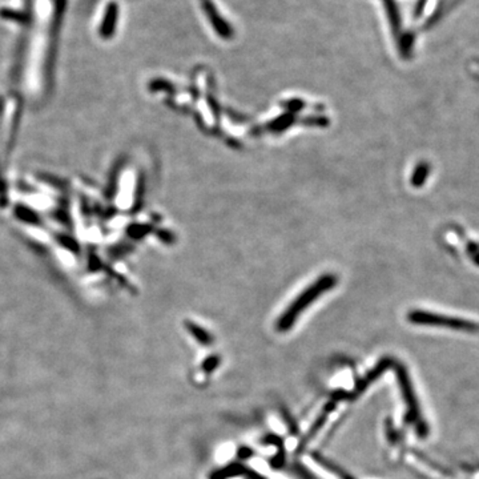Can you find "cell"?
Listing matches in <instances>:
<instances>
[{"mask_svg": "<svg viewBox=\"0 0 479 479\" xmlns=\"http://www.w3.org/2000/svg\"><path fill=\"white\" fill-rule=\"evenodd\" d=\"M337 276L326 273L324 276H321L318 280H315L311 287H308L304 292L301 293L292 304L289 305V308L282 313V315L280 317L278 322H277V329L278 332H288L294 322L297 321V318L302 314V312L311 307L313 302L321 297L324 293L333 289L337 285Z\"/></svg>", "mask_w": 479, "mask_h": 479, "instance_id": "cell-1", "label": "cell"}, {"mask_svg": "<svg viewBox=\"0 0 479 479\" xmlns=\"http://www.w3.org/2000/svg\"><path fill=\"white\" fill-rule=\"evenodd\" d=\"M398 381H399V386L402 390V396H403V399L408 405V421L416 423L419 436L423 437L427 434V425L422 419L421 409L418 405L417 397L414 394L412 381L403 368H399V370H398Z\"/></svg>", "mask_w": 479, "mask_h": 479, "instance_id": "cell-2", "label": "cell"}, {"mask_svg": "<svg viewBox=\"0 0 479 479\" xmlns=\"http://www.w3.org/2000/svg\"><path fill=\"white\" fill-rule=\"evenodd\" d=\"M409 321L417 325L445 326V328L447 326L452 329H458L465 332H474L476 329H478L477 325L463 320H457V318H452V317H446L441 314H434V313L421 312V311L409 313Z\"/></svg>", "mask_w": 479, "mask_h": 479, "instance_id": "cell-3", "label": "cell"}, {"mask_svg": "<svg viewBox=\"0 0 479 479\" xmlns=\"http://www.w3.org/2000/svg\"><path fill=\"white\" fill-rule=\"evenodd\" d=\"M116 15H118L116 5H115V4H111L109 8H108V12H107V16H105L103 27H102V35H103L104 38L112 36L113 30H115V25H116V23H115V21H116Z\"/></svg>", "mask_w": 479, "mask_h": 479, "instance_id": "cell-4", "label": "cell"}, {"mask_svg": "<svg viewBox=\"0 0 479 479\" xmlns=\"http://www.w3.org/2000/svg\"><path fill=\"white\" fill-rule=\"evenodd\" d=\"M15 214H16V217L19 219V220H21V221H24V223H27V224H31V225H36V224H39V217H38V214L34 212V210H31V209L27 208V207H23V205H19V207H16V209H15Z\"/></svg>", "mask_w": 479, "mask_h": 479, "instance_id": "cell-5", "label": "cell"}, {"mask_svg": "<svg viewBox=\"0 0 479 479\" xmlns=\"http://www.w3.org/2000/svg\"><path fill=\"white\" fill-rule=\"evenodd\" d=\"M188 329H189L190 333L193 334L199 339V342L205 344V345L210 344V335L207 332H204V329L196 326L194 324H188Z\"/></svg>", "mask_w": 479, "mask_h": 479, "instance_id": "cell-6", "label": "cell"}, {"mask_svg": "<svg viewBox=\"0 0 479 479\" xmlns=\"http://www.w3.org/2000/svg\"><path fill=\"white\" fill-rule=\"evenodd\" d=\"M146 230H149V225H132L128 230V233H129V236H132L135 238H140L146 234Z\"/></svg>", "mask_w": 479, "mask_h": 479, "instance_id": "cell-7", "label": "cell"}, {"mask_svg": "<svg viewBox=\"0 0 479 479\" xmlns=\"http://www.w3.org/2000/svg\"><path fill=\"white\" fill-rule=\"evenodd\" d=\"M59 241H60V244H62L63 247H65V248H68L69 250L79 249L78 243H76L74 238H71V237L62 236V237H59Z\"/></svg>", "mask_w": 479, "mask_h": 479, "instance_id": "cell-8", "label": "cell"}, {"mask_svg": "<svg viewBox=\"0 0 479 479\" xmlns=\"http://www.w3.org/2000/svg\"><path fill=\"white\" fill-rule=\"evenodd\" d=\"M426 173H427V170L425 169V167L418 168V170L417 172H416L414 177H413V184H416V186H419V184L422 183L423 177L426 176Z\"/></svg>", "mask_w": 479, "mask_h": 479, "instance_id": "cell-9", "label": "cell"}]
</instances>
